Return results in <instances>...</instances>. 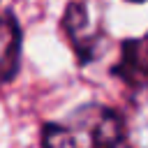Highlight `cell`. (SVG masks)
I'll list each match as a JSON object with an SVG mask.
<instances>
[{"label": "cell", "mask_w": 148, "mask_h": 148, "mask_svg": "<svg viewBox=\"0 0 148 148\" xmlns=\"http://www.w3.org/2000/svg\"><path fill=\"white\" fill-rule=\"evenodd\" d=\"M123 120L102 104H83L60 120L44 125V148H118Z\"/></svg>", "instance_id": "cell-1"}, {"label": "cell", "mask_w": 148, "mask_h": 148, "mask_svg": "<svg viewBox=\"0 0 148 148\" xmlns=\"http://www.w3.org/2000/svg\"><path fill=\"white\" fill-rule=\"evenodd\" d=\"M65 30H67V37L79 56L81 62H90L95 56H97V44H99V28L92 23L90 14H88V7L83 2H72L67 14H65Z\"/></svg>", "instance_id": "cell-2"}, {"label": "cell", "mask_w": 148, "mask_h": 148, "mask_svg": "<svg viewBox=\"0 0 148 148\" xmlns=\"http://www.w3.org/2000/svg\"><path fill=\"white\" fill-rule=\"evenodd\" d=\"M123 141L127 148H148V81L132 92L123 118Z\"/></svg>", "instance_id": "cell-3"}, {"label": "cell", "mask_w": 148, "mask_h": 148, "mask_svg": "<svg viewBox=\"0 0 148 148\" xmlns=\"http://www.w3.org/2000/svg\"><path fill=\"white\" fill-rule=\"evenodd\" d=\"M21 58V30L12 12L0 9V83L14 79Z\"/></svg>", "instance_id": "cell-4"}, {"label": "cell", "mask_w": 148, "mask_h": 148, "mask_svg": "<svg viewBox=\"0 0 148 148\" xmlns=\"http://www.w3.org/2000/svg\"><path fill=\"white\" fill-rule=\"evenodd\" d=\"M118 74L132 81L134 86L148 81V32L139 39H130L123 46L118 62Z\"/></svg>", "instance_id": "cell-5"}]
</instances>
